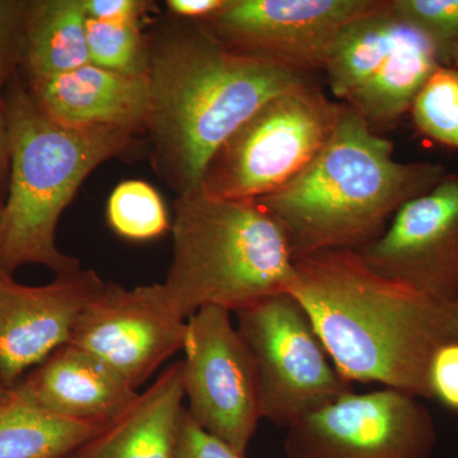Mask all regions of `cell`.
<instances>
[{
    "mask_svg": "<svg viewBox=\"0 0 458 458\" xmlns=\"http://www.w3.org/2000/svg\"><path fill=\"white\" fill-rule=\"evenodd\" d=\"M90 64L131 75H147L148 45L143 25L111 23L87 18Z\"/></svg>",
    "mask_w": 458,
    "mask_h": 458,
    "instance_id": "obj_23",
    "label": "cell"
},
{
    "mask_svg": "<svg viewBox=\"0 0 458 458\" xmlns=\"http://www.w3.org/2000/svg\"><path fill=\"white\" fill-rule=\"evenodd\" d=\"M101 429L47 414L11 388L0 406V458H64Z\"/></svg>",
    "mask_w": 458,
    "mask_h": 458,
    "instance_id": "obj_20",
    "label": "cell"
},
{
    "mask_svg": "<svg viewBox=\"0 0 458 458\" xmlns=\"http://www.w3.org/2000/svg\"><path fill=\"white\" fill-rule=\"evenodd\" d=\"M405 30V23L391 11L390 0L346 26L322 71L334 98L345 105L369 83L393 55Z\"/></svg>",
    "mask_w": 458,
    "mask_h": 458,
    "instance_id": "obj_19",
    "label": "cell"
},
{
    "mask_svg": "<svg viewBox=\"0 0 458 458\" xmlns=\"http://www.w3.org/2000/svg\"><path fill=\"white\" fill-rule=\"evenodd\" d=\"M438 66L441 63L432 45L406 25L393 55L345 106L373 131H387L411 110L418 93Z\"/></svg>",
    "mask_w": 458,
    "mask_h": 458,
    "instance_id": "obj_17",
    "label": "cell"
},
{
    "mask_svg": "<svg viewBox=\"0 0 458 458\" xmlns=\"http://www.w3.org/2000/svg\"><path fill=\"white\" fill-rule=\"evenodd\" d=\"M428 379L432 399L458 412V340L445 344L436 352Z\"/></svg>",
    "mask_w": 458,
    "mask_h": 458,
    "instance_id": "obj_27",
    "label": "cell"
},
{
    "mask_svg": "<svg viewBox=\"0 0 458 458\" xmlns=\"http://www.w3.org/2000/svg\"><path fill=\"white\" fill-rule=\"evenodd\" d=\"M385 0H228L200 23L229 50L273 60L294 71H324L346 26Z\"/></svg>",
    "mask_w": 458,
    "mask_h": 458,
    "instance_id": "obj_10",
    "label": "cell"
},
{
    "mask_svg": "<svg viewBox=\"0 0 458 458\" xmlns=\"http://www.w3.org/2000/svg\"><path fill=\"white\" fill-rule=\"evenodd\" d=\"M174 209L172 260L164 285L183 318L207 306L236 313L293 285L288 234L258 200L195 191L177 197Z\"/></svg>",
    "mask_w": 458,
    "mask_h": 458,
    "instance_id": "obj_5",
    "label": "cell"
},
{
    "mask_svg": "<svg viewBox=\"0 0 458 458\" xmlns=\"http://www.w3.org/2000/svg\"><path fill=\"white\" fill-rule=\"evenodd\" d=\"M150 164L177 197L198 191L219 147L271 98L315 83L264 57L229 50L195 21L168 17L147 32Z\"/></svg>",
    "mask_w": 458,
    "mask_h": 458,
    "instance_id": "obj_1",
    "label": "cell"
},
{
    "mask_svg": "<svg viewBox=\"0 0 458 458\" xmlns=\"http://www.w3.org/2000/svg\"><path fill=\"white\" fill-rule=\"evenodd\" d=\"M445 174L439 164L397 161L393 141L344 105L333 137L311 164L258 201L282 223L298 260L369 245L403 204L432 190Z\"/></svg>",
    "mask_w": 458,
    "mask_h": 458,
    "instance_id": "obj_3",
    "label": "cell"
},
{
    "mask_svg": "<svg viewBox=\"0 0 458 458\" xmlns=\"http://www.w3.org/2000/svg\"><path fill=\"white\" fill-rule=\"evenodd\" d=\"M452 66L458 69V44L454 47V54H452Z\"/></svg>",
    "mask_w": 458,
    "mask_h": 458,
    "instance_id": "obj_32",
    "label": "cell"
},
{
    "mask_svg": "<svg viewBox=\"0 0 458 458\" xmlns=\"http://www.w3.org/2000/svg\"><path fill=\"white\" fill-rule=\"evenodd\" d=\"M83 7L89 20L143 25L153 5L146 0H83Z\"/></svg>",
    "mask_w": 458,
    "mask_h": 458,
    "instance_id": "obj_28",
    "label": "cell"
},
{
    "mask_svg": "<svg viewBox=\"0 0 458 458\" xmlns=\"http://www.w3.org/2000/svg\"><path fill=\"white\" fill-rule=\"evenodd\" d=\"M188 319L172 306L164 283L123 288L105 283L75 324L71 344L96 355L138 391L182 351Z\"/></svg>",
    "mask_w": 458,
    "mask_h": 458,
    "instance_id": "obj_11",
    "label": "cell"
},
{
    "mask_svg": "<svg viewBox=\"0 0 458 458\" xmlns=\"http://www.w3.org/2000/svg\"><path fill=\"white\" fill-rule=\"evenodd\" d=\"M29 0H0V83L9 81L23 65Z\"/></svg>",
    "mask_w": 458,
    "mask_h": 458,
    "instance_id": "obj_25",
    "label": "cell"
},
{
    "mask_svg": "<svg viewBox=\"0 0 458 458\" xmlns=\"http://www.w3.org/2000/svg\"><path fill=\"white\" fill-rule=\"evenodd\" d=\"M86 22L83 0H29L22 65L27 81L90 64Z\"/></svg>",
    "mask_w": 458,
    "mask_h": 458,
    "instance_id": "obj_18",
    "label": "cell"
},
{
    "mask_svg": "<svg viewBox=\"0 0 458 458\" xmlns=\"http://www.w3.org/2000/svg\"><path fill=\"white\" fill-rule=\"evenodd\" d=\"M107 221L114 233L131 241H150L171 228L167 209L157 190L146 181L126 180L114 189Z\"/></svg>",
    "mask_w": 458,
    "mask_h": 458,
    "instance_id": "obj_21",
    "label": "cell"
},
{
    "mask_svg": "<svg viewBox=\"0 0 458 458\" xmlns=\"http://www.w3.org/2000/svg\"><path fill=\"white\" fill-rule=\"evenodd\" d=\"M390 8L401 22L427 38L441 65L452 66L458 44V0H390Z\"/></svg>",
    "mask_w": 458,
    "mask_h": 458,
    "instance_id": "obj_24",
    "label": "cell"
},
{
    "mask_svg": "<svg viewBox=\"0 0 458 458\" xmlns=\"http://www.w3.org/2000/svg\"><path fill=\"white\" fill-rule=\"evenodd\" d=\"M436 423L420 399L394 388L344 394L286 428L285 458H430Z\"/></svg>",
    "mask_w": 458,
    "mask_h": 458,
    "instance_id": "obj_8",
    "label": "cell"
},
{
    "mask_svg": "<svg viewBox=\"0 0 458 458\" xmlns=\"http://www.w3.org/2000/svg\"><path fill=\"white\" fill-rule=\"evenodd\" d=\"M4 84L0 83V205L4 207L7 198L9 171H11V132L7 105H5Z\"/></svg>",
    "mask_w": 458,
    "mask_h": 458,
    "instance_id": "obj_30",
    "label": "cell"
},
{
    "mask_svg": "<svg viewBox=\"0 0 458 458\" xmlns=\"http://www.w3.org/2000/svg\"><path fill=\"white\" fill-rule=\"evenodd\" d=\"M14 388L53 417L105 427L137 399L119 373L68 343L26 373Z\"/></svg>",
    "mask_w": 458,
    "mask_h": 458,
    "instance_id": "obj_14",
    "label": "cell"
},
{
    "mask_svg": "<svg viewBox=\"0 0 458 458\" xmlns=\"http://www.w3.org/2000/svg\"><path fill=\"white\" fill-rule=\"evenodd\" d=\"M174 458H246L222 439L208 433L183 409Z\"/></svg>",
    "mask_w": 458,
    "mask_h": 458,
    "instance_id": "obj_26",
    "label": "cell"
},
{
    "mask_svg": "<svg viewBox=\"0 0 458 458\" xmlns=\"http://www.w3.org/2000/svg\"><path fill=\"white\" fill-rule=\"evenodd\" d=\"M410 113L421 134L458 149V69L438 66L418 93Z\"/></svg>",
    "mask_w": 458,
    "mask_h": 458,
    "instance_id": "obj_22",
    "label": "cell"
},
{
    "mask_svg": "<svg viewBox=\"0 0 458 458\" xmlns=\"http://www.w3.org/2000/svg\"><path fill=\"white\" fill-rule=\"evenodd\" d=\"M26 84L42 111L63 125L122 129L146 138L150 114L147 75L87 64Z\"/></svg>",
    "mask_w": 458,
    "mask_h": 458,
    "instance_id": "obj_15",
    "label": "cell"
},
{
    "mask_svg": "<svg viewBox=\"0 0 458 458\" xmlns=\"http://www.w3.org/2000/svg\"><path fill=\"white\" fill-rule=\"evenodd\" d=\"M228 0H167L165 8L172 17L203 22L216 16Z\"/></svg>",
    "mask_w": 458,
    "mask_h": 458,
    "instance_id": "obj_29",
    "label": "cell"
},
{
    "mask_svg": "<svg viewBox=\"0 0 458 458\" xmlns=\"http://www.w3.org/2000/svg\"><path fill=\"white\" fill-rule=\"evenodd\" d=\"M3 208L4 207H2V205H0V236H2Z\"/></svg>",
    "mask_w": 458,
    "mask_h": 458,
    "instance_id": "obj_33",
    "label": "cell"
},
{
    "mask_svg": "<svg viewBox=\"0 0 458 458\" xmlns=\"http://www.w3.org/2000/svg\"><path fill=\"white\" fill-rule=\"evenodd\" d=\"M236 315L254 358L262 419L286 429L352 391L293 294H271Z\"/></svg>",
    "mask_w": 458,
    "mask_h": 458,
    "instance_id": "obj_7",
    "label": "cell"
},
{
    "mask_svg": "<svg viewBox=\"0 0 458 458\" xmlns=\"http://www.w3.org/2000/svg\"><path fill=\"white\" fill-rule=\"evenodd\" d=\"M105 282L95 270L55 276L47 285L20 284L0 267V379L9 390L71 342L78 318Z\"/></svg>",
    "mask_w": 458,
    "mask_h": 458,
    "instance_id": "obj_13",
    "label": "cell"
},
{
    "mask_svg": "<svg viewBox=\"0 0 458 458\" xmlns=\"http://www.w3.org/2000/svg\"><path fill=\"white\" fill-rule=\"evenodd\" d=\"M11 132V171L3 208L0 267L13 273L38 264L55 273L82 265L56 246V228L65 208L99 165L132 157L147 141L111 128H74L51 119L36 104L18 73L4 87Z\"/></svg>",
    "mask_w": 458,
    "mask_h": 458,
    "instance_id": "obj_4",
    "label": "cell"
},
{
    "mask_svg": "<svg viewBox=\"0 0 458 458\" xmlns=\"http://www.w3.org/2000/svg\"><path fill=\"white\" fill-rule=\"evenodd\" d=\"M343 107L316 83L271 98L216 149L198 191L225 200L278 191L327 146Z\"/></svg>",
    "mask_w": 458,
    "mask_h": 458,
    "instance_id": "obj_6",
    "label": "cell"
},
{
    "mask_svg": "<svg viewBox=\"0 0 458 458\" xmlns=\"http://www.w3.org/2000/svg\"><path fill=\"white\" fill-rule=\"evenodd\" d=\"M289 293L309 312L346 381L432 399L430 361L458 340V300H439L379 276L352 250L295 260Z\"/></svg>",
    "mask_w": 458,
    "mask_h": 458,
    "instance_id": "obj_2",
    "label": "cell"
},
{
    "mask_svg": "<svg viewBox=\"0 0 458 458\" xmlns=\"http://www.w3.org/2000/svg\"><path fill=\"white\" fill-rule=\"evenodd\" d=\"M182 386L199 426L246 456L261 420L254 358L231 312L207 306L188 319Z\"/></svg>",
    "mask_w": 458,
    "mask_h": 458,
    "instance_id": "obj_9",
    "label": "cell"
},
{
    "mask_svg": "<svg viewBox=\"0 0 458 458\" xmlns=\"http://www.w3.org/2000/svg\"><path fill=\"white\" fill-rule=\"evenodd\" d=\"M9 388L7 386L3 384L2 379H0V406H2V403H4L5 397L8 396Z\"/></svg>",
    "mask_w": 458,
    "mask_h": 458,
    "instance_id": "obj_31",
    "label": "cell"
},
{
    "mask_svg": "<svg viewBox=\"0 0 458 458\" xmlns=\"http://www.w3.org/2000/svg\"><path fill=\"white\" fill-rule=\"evenodd\" d=\"M183 400L182 361H177L64 458H174Z\"/></svg>",
    "mask_w": 458,
    "mask_h": 458,
    "instance_id": "obj_16",
    "label": "cell"
},
{
    "mask_svg": "<svg viewBox=\"0 0 458 458\" xmlns=\"http://www.w3.org/2000/svg\"><path fill=\"white\" fill-rule=\"evenodd\" d=\"M370 270L439 298L458 300V174L403 204L384 233L357 250Z\"/></svg>",
    "mask_w": 458,
    "mask_h": 458,
    "instance_id": "obj_12",
    "label": "cell"
}]
</instances>
